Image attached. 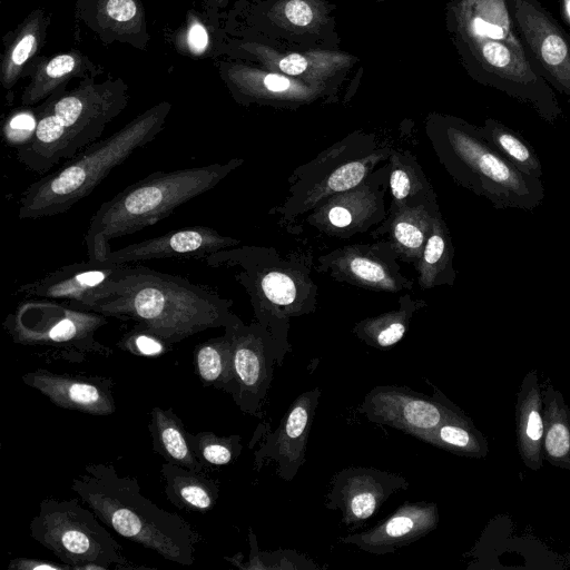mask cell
Masks as SVG:
<instances>
[{
  "label": "cell",
  "mask_w": 570,
  "mask_h": 570,
  "mask_svg": "<svg viewBox=\"0 0 570 570\" xmlns=\"http://www.w3.org/2000/svg\"><path fill=\"white\" fill-rule=\"evenodd\" d=\"M445 28L474 81L528 105L548 124L562 117L554 89L539 73L514 29L507 0H450Z\"/></svg>",
  "instance_id": "obj_1"
},
{
  "label": "cell",
  "mask_w": 570,
  "mask_h": 570,
  "mask_svg": "<svg viewBox=\"0 0 570 570\" xmlns=\"http://www.w3.org/2000/svg\"><path fill=\"white\" fill-rule=\"evenodd\" d=\"M232 306L233 301L187 278L130 265L106 286L91 311L131 320L173 345L199 332L239 322Z\"/></svg>",
  "instance_id": "obj_2"
},
{
  "label": "cell",
  "mask_w": 570,
  "mask_h": 570,
  "mask_svg": "<svg viewBox=\"0 0 570 570\" xmlns=\"http://www.w3.org/2000/svg\"><path fill=\"white\" fill-rule=\"evenodd\" d=\"M71 490L120 537L189 567L200 539L179 514L164 510L141 493L138 481L120 475L110 463H90L71 482Z\"/></svg>",
  "instance_id": "obj_3"
},
{
  "label": "cell",
  "mask_w": 570,
  "mask_h": 570,
  "mask_svg": "<svg viewBox=\"0 0 570 570\" xmlns=\"http://www.w3.org/2000/svg\"><path fill=\"white\" fill-rule=\"evenodd\" d=\"M425 134L446 173L495 209L531 212L546 196L541 178L518 170L480 134L478 126L439 112L425 119Z\"/></svg>",
  "instance_id": "obj_4"
},
{
  "label": "cell",
  "mask_w": 570,
  "mask_h": 570,
  "mask_svg": "<svg viewBox=\"0 0 570 570\" xmlns=\"http://www.w3.org/2000/svg\"><path fill=\"white\" fill-rule=\"evenodd\" d=\"M205 263L238 268L234 277L249 296L255 321L291 352L289 320L314 313L317 306V286L311 277L313 256L282 255L272 247L238 245L208 255Z\"/></svg>",
  "instance_id": "obj_5"
},
{
  "label": "cell",
  "mask_w": 570,
  "mask_h": 570,
  "mask_svg": "<svg viewBox=\"0 0 570 570\" xmlns=\"http://www.w3.org/2000/svg\"><path fill=\"white\" fill-rule=\"evenodd\" d=\"M244 159L232 158L197 167L154 171L130 184L96 210L85 235L89 259L106 261L110 240L168 217L180 205L210 190Z\"/></svg>",
  "instance_id": "obj_6"
},
{
  "label": "cell",
  "mask_w": 570,
  "mask_h": 570,
  "mask_svg": "<svg viewBox=\"0 0 570 570\" xmlns=\"http://www.w3.org/2000/svg\"><path fill=\"white\" fill-rule=\"evenodd\" d=\"M164 114L151 111L106 139L94 141L59 168L30 184L19 199L18 217L38 219L63 214L136 150L161 130Z\"/></svg>",
  "instance_id": "obj_7"
},
{
  "label": "cell",
  "mask_w": 570,
  "mask_h": 570,
  "mask_svg": "<svg viewBox=\"0 0 570 570\" xmlns=\"http://www.w3.org/2000/svg\"><path fill=\"white\" fill-rule=\"evenodd\" d=\"M392 148L381 145L374 134L351 132L293 171L287 196L271 214L292 230L327 199L362 183L389 159Z\"/></svg>",
  "instance_id": "obj_8"
},
{
  "label": "cell",
  "mask_w": 570,
  "mask_h": 570,
  "mask_svg": "<svg viewBox=\"0 0 570 570\" xmlns=\"http://www.w3.org/2000/svg\"><path fill=\"white\" fill-rule=\"evenodd\" d=\"M79 500L42 499L30 522V537L71 570L136 568L94 511Z\"/></svg>",
  "instance_id": "obj_9"
},
{
  "label": "cell",
  "mask_w": 570,
  "mask_h": 570,
  "mask_svg": "<svg viewBox=\"0 0 570 570\" xmlns=\"http://www.w3.org/2000/svg\"><path fill=\"white\" fill-rule=\"evenodd\" d=\"M107 316L49 299H27L7 315L3 328L19 345L46 350L53 358L79 363L90 355L108 357L109 346L96 340Z\"/></svg>",
  "instance_id": "obj_10"
},
{
  "label": "cell",
  "mask_w": 570,
  "mask_h": 570,
  "mask_svg": "<svg viewBox=\"0 0 570 570\" xmlns=\"http://www.w3.org/2000/svg\"><path fill=\"white\" fill-rule=\"evenodd\" d=\"M336 6L330 0H258L255 27L262 45L291 49H338Z\"/></svg>",
  "instance_id": "obj_11"
},
{
  "label": "cell",
  "mask_w": 570,
  "mask_h": 570,
  "mask_svg": "<svg viewBox=\"0 0 570 570\" xmlns=\"http://www.w3.org/2000/svg\"><path fill=\"white\" fill-rule=\"evenodd\" d=\"M232 347V386L229 395L246 414L262 417V405L269 390L274 368L283 364L287 352L258 322L242 320L228 325Z\"/></svg>",
  "instance_id": "obj_12"
},
{
  "label": "cell",
  "mask_w": 570,
  "mask_h": 570,
  "mask_svg": "<svg viewBox=\"0 0 570 570\" xmlns=\"http://www.w3.org/2000/svg\"><path fill=\"white\" fill-rule=\"evenodd\" d=\"M387 160L357 186L334 195L308 213L305 223L321 234L344 239L375 229L389 215Z\"/></svg>",
  "instance_id": "obj_13"
},
{
  "label": "cell",
  "mask_w": 570,
  "mask_h": 570,
  "mask_svg": "<svg viewBox=\"0 0 570 570\" xmlns=\"http://www.w3.org/2000/svg\"><path fill=\"white\" fill-rule=\"evenodd\" d=\"M507 6L539 73L570 98V36L538 0H507Z\"/></svg>",
  "instance_id": "obj_14"
},
{
  "label": "cell",
  "mask_w": 570,
  "mask_h": 570,
  "mask_svg": "<svg viewBox=\"0 0 570 570\" xmlns=\"http://www.w3.org/2000/svg\"><path fill=\"white\" fill-rule=\"evenodd\" d=\"M432 396L405 386L379 385L364 397L360 412L376 424L387 425L425 441L460 407L434 387Z\"/></svg>",
  "instance_id": "obj_15"
},
{
  "label": "cell",
  "mask_w": 570,
  "mask_h": 570,
  "mask_svg": "<svg viewBox=\"0 0 570 570\" xmlns=\"http://www.w3.org/2000/svg\"><path fill=\"white\" fill-rule=\"evenodd\" d=\"M392 246L381 239L374 244H351L317 257V272L333 279L375 292L411 291L414 282L401 269Z\"/></svg>",
  "instance_id": "obj_16"
},
{
  "label": "cell",
  "mask_w": 570,
  "mask_h": 570,
  "mask_svg": "<svg viewBox=\"0 0 570 570\" xmlns=\"http://www.w3.org/2000/svg\"><path fill=\"white\" fill-rule=\"evenodd\" d=\"M129 266L94 259L73 263L20 285L17 292L27 299L62 302L78 309L91 311L101 299L106 286L122 276Z\"/></svg>",
  "instance_id": "obj_17"
},
{
  "label": "cell",
  "mask_w": 570,
  "mask_h": 570,
  "mask_svg": "<svg viewBox=\"0 0 570 570\" xmlns=\"http://www.w3.org/2000/svg\"><path fill=\"white\" fill-rule=\"evenodd\" d=\"M409 481L390 471L367 466H348L338 471L331 481L325 507L342 513V522L357 528L401 490Z\"/></svg>",
  "instance_id": "obj_18"
},
{
  "label": "cell",
  "mask_w": 570,
  "mask_h": 570,
  "mask_svg": "<svg viewBox=\"0 0 570 570\" xmlns=\"http://www.w3.org/2000/svg\"><path fill=\"white\" fill-rule=\"evenodd\" d=\"M250 52L263 68L324 86L337 96L360 61L357 56L340 49L291 50L255 43Z\"/></svg>",
  "instance_id": "obj_19"
},
{
  "label": "cell",
  "mask_w": 570,
  "mask_h": 570,
  "mask_svg": "<svg viewBox=\"0 0 570 570\" xmlns=\"http://www.w3.org/2000/svg\"><path fill=\"white\" fill-rule=\"evenodd\" d=\"M320 395V389L315 387L295 399L278 428L255 451L254 464L257 471L266 460H272L277 464L276 472L281 479H294L305 463L308 434Z\"/></svg>",
  "instance_id": "obj_20"
},
{
  "label": "cell",
  "mask_w": 570,
  "mask_h": 570,
  "mask_svg": "<svg viewBox=\"0 0 570 570\" xmlns=\"http://www.w3.org/2000/svg\"><path fill=\"white\" fill-rule=\"evenodd\" d=\"M22 381L52 404L65 410L107 416L116 411L114 382L104 376L72 375L38 368L24 373Z\"/></svg>",
  "instance_id": "obj_21"
},
{
  "label": "cell",
  "mask_w": 570,
  "mask_h": 570,
  "mask_svg": "<svg viewBox=\"0 0 570 570\" xmlns=\"http://www.w3.org/2000/svg\"><path fill=\"white\" fill-rule=\"evenodd\" d=\"M240 245L208 226H189L110 250L106 261L127 265L159 258H206L218 250Z\"/></svg>",
  "instance_id": "obj_22"
},
{
  "label": "cell",
  "mask_w": 570,
  "mask_h": 570,
  "mask_svg": "<svg viewBox=\"0 0 570 570\" xmlns=\"http://www.w3.org/2000/svg\"><path fill=\"white\" fill-rule=\"evenodd\" d=\"M439 508L434 502H405L373 528L348 534L341 542L372 554H389L436 529Z\"/></svg>",
  "instance_id": "obj_23"
},
{
  "label": "cell",
  "mask_w": 570,
  "mask_h": 570,
  "mask_svg": "<svg viewBox=\"0 0 570 570\" xmlns=\"http://www.w3.org/2000/svg\"><path fill=\"white\" fill-rule=\"evenodd\" d=\"M438 212L439 204L402 206L389 210L387 218L370 234L375 239H385L401 262L414 265L421 256Z\"/></svg>",
  "instance_id": "obj_24"
},
{
  "label": "cell",
  "mask_w": 570,
  "mask_h": 570,
  "mask_svg": "<svg viewBox=\"0 0 570 570\" xmlns=\"http://www.w3.org/2000/svg\"><path fill=\"white\" fill-rule=\"evenodd\" d=\"M543 399L535 370L528 372L520 385L515 404L517 448L523 464L538 471L543 465Z\"/></svg>",
  "instance_id": "obj_25"
},
{
  "label": "cell",
  "mask_w": 570,
  "mask_h": 570,
  "mask_svg": "<svg viewBox=\"0 0 570 570\" xmlns=\"http://www.w3.org/2000/svg\"><path fill=\"white\" fill-rule=\"evenodd\" d=\"M160 474L167 500L178 509L205 513L216 505L219 484L203 472L165 462Z\"/></svg>",
  "instance_id": "obj_26"
},
{
  "label": "cell",
  "mask_w": 570,
  "mask_h": 570,
  "mask_svg": "<svg viewBox=\"0 0 570 570\" xmlns=\"http://www.w3.org/2000/svg\"><path fill=\"white\" fill-rule=\"evenodd\" d=\"M387 163L391 196L389 210L402 206L438 204L433 186L412 153L392 148Z\"/></svg>",
  "instance_id": "obj_27"
},
{
  "label": "cell",
  "mask_w": 570,
  "mask_h": 570,
  "mask_svg": "<svg viewBox=\"0 0 570 570\" xmlns=\"http://www.w3.org/2000/svg\"><path fill=\"white\" fill-rule=\"evenodd\" d=\"M453 258L454 246L450 230L441 212H438L421 256L413 265L420 288L428 291L441 285L453 286L456 277Z\"/></svg>",
  "instance_id": "obj_28"
},
{
  "label": "cell",
  "mask_w": 570,
  "mask_h": 570,
  "mask_svg": "<svg viewBox=\"0 0 570 570\" xmlns=\"http://www.w3.org/2000/svg\"><path fill=\"white\" fill-rule=\"evenodd\" d=\"M148 430L153 451L165 462L197 472L206 469L195 455L187 438L188 431L173 409L153 407Z\"/></svg>",
  "instance_id": "obj_29"
},
{
  "label": "cell",
  "mask_w": 570,
  "mask_h": 570,
  "mask_svg": "<svg viewBox=\"0 0 570 570\" xmlns=\"http://www.w3.org/2000/svg\"><path fill=\"white\" fill-rule=\"evenodd\" d=\"M425 306L423 299L405 294L399 298L397 308L358 321L352 333L371 347L389 350L404 337L414 314Z\"/></svg>",
  "instance_id": "obj_30"
},
{
  "label": "cell",
  "mask_w": 570,
  "mask_h": 570,
  "mask_svg": "<svg viewBox=\"0 0 570 570\" xmlns=\"http://www.w3.org/2000/svg\"><path fill=\"white\" fill-rule=\"evenodd\" d=\"M542 399L544 460L553 466L570 470V407L551 383L542 391Z\"/></svg>",
  "instance_id": "obj_31"
},
{
  "label": "cell",
  "mask_w": 570,
  "mask_h": 570,
  "mask_svg": "<svg viewBox=\"0 0 570 570\" xmlns=\"http://www.w3.org/2000/svg\"><path fill=\"white\" fill-rule=\"evenodd\" d=\"M456 455L484 458L489 453V443L461 409L446 417L424 441Z\"/></svg>",
  "instance_id": "obj_32"
},
{
  "label": "cell",
  "mask_w": 570,
  "mask_h": 570,
  "mask_svg": "<svg viewBox=\"0 0 570 570\" xmlns=\"http://www.w3.org/2000/svg\"><path fill=\"white\" fill-rule=\"evenodd\" d=\"M478 128L482 137L518 170L541 178L543 175L541 160L534 148L520 132L494 118H487Z\"/></svg>",
  "instance_id": "obj_33"
},
{
  "label": "cell",
  "mask_w": 570,
  "mask_h": 570,
  "mask_svg": "<svg viewBox=\"0 0 570 570\" xmlns=\"http://www.w3.org/2000/svg\"><path fill=\"white\" fill-rule=\"evenodd\" d=\"M194 370L204 386L229 393L232 386V347L229 335L197 344L193 352Z\"/></svg>",
  "instance_id": "obj_34"
},
{
  "label": "cell",
  "mask_w": 570,
  "mask_h": 570,
  "mask_svg": "<svg viewBox=\"0 0 570 570\" xmlns=\"http://www.w3.org/2000/svg\"><path fill=\"white\" fill-rule=\"evenodd\" d=\"M189 444L205 466H223L234 462L242 453V436H220L213 432L204 431L193 434L187 433Z\"/></svg>",
  "instance_id": "obj_35"
},
{
  "label": "cell",
  "mask_w": 570,
  "mask_h": 570,
  "mask_svg": "<svg viewBox=\"0 0 570 570\" xmlns=\"http://www.w3.org/2000/svg\"><path fill=\"white\" fill-rule=\"evenodd\" d=\"M249 559L247 563H238L236 567L246 570H267V569H295L309 570L320 569V567L308 559L305 554L294 550H277L274 552L261 551L257 546L256 537L248 529Z\"/></svg>",
  "instance_id": "obj_36"
},
{
  "label": "cell",
  "mask_w": 570,
  "mask_h": 570,
  "mask_svg": "<svg viewBox=\"0 0 570 570\" xmlns=\"http://www.w3.org/2000/svg\"><path fill=\"white\" fill-rule=\"evenodd\" d=\"M117 346L136 356L156 357L166 353L171 345L148 330L135 325L121 336Z\"/></svg>",
  "instance_id": "obj_37"
},
{
  "label": "cell",
  "mask_w": 570,
  "mask_h": 570,
  "mask_svg": "<svg viewBox=\"0 0 570 570\" xmlns=\"http://www.w3.org/2000/svg\"><path fill=\"white\" fill-rule=\"evenodd\" d=\"M37 121L29 114H19L11 118L6 130L7 139L17 148L26 144L32 136Z\"/></svg>",
  "instance_id": "obj_38"
},
{
  "label": "cell",
  "mask_w": 570,
  "mask_h": 570,
  "mask_svg": "<svg viewBox=\"0 0 570 570\" xmlns=\"http://www.w3.org/2000/svg\"><path fill=\"white\" fill-rule=\"evenodd\" d=\"M8 569L10 570H71L70 567L61 562H52L41 559L16 558L12 559Z\"/></svg>",
  "instance_id": "obj_39"
},
{
  "label": "cell",
  "mask_w": 570,
  "mask_h": 570,
  "mask_svg": "<svg viewBox=\"0 0 570 570\" xmlns=\"http://www.w3.org/2000/svg\"><path fill=\"white\" fill-rule=\"evenodd\" d=\"M106 10L114 20L125 22L136 14V4L132 0H109Z\"/></svg>",
  "instance_id": "obj_40"
},
{
  "label": "cell",
  "mask_w": 570,
  "mask_h": 570,
  "mask_svg": "<svg viewBox=\"0 0 570 570\" xmlns=\"http://www.w3.org/2000/svg\"><path fill=\"white\" fill-rule=\"evenodd\" d=\"M75 67V59L69 55L55 57L46 68V72L51 78H59L70 72Z\"/></svg>",
  "instance_id": "obj_41"
},
{
  "label": "cell",
  "mask_w": 570,
  "mask_h": 570,
  "mask_svg": "<svg viewBox=\"0 0 570 570\" xmlns=\"http://www.w3.org/2000/svg\"><path fill=\"white\" fill-rule=\"evenodd\" d=\"M36 45V38L32 35L24 36L12 51L11 59L14 65L23 63L30 56Z\"/></svg>",
  "instance_id": "obj_42"
},
{
  "label": "cell",
  "mask_w": 570,
  "mask_h": 570,
  "mask_svg": "<svg viewBox=\"0 0 570 570\" xmlns=\"http://www.w3.org/2000/svg\"><path fill=\"white\" fill-rule=\"evenodd\" d=\"M208 42L206 30L198 23L194 24L188 33V43L194 52H202Z\"/></svg>",
  "instance_id": "obj_43"
},
{
  "label": "cell",
  "mask_w": 570,
  "mask_h": 570,
  "mask_svg": "<svg viewBox=\"0 0 570 570\" xmlns=\"http://www.w3.org/2000/svg\"><path fill=\"white\" fill-rule=\"evenodd\" d=\"M559 12L566 24L570 28V0H557Z\"/></svg>",
  "instance_id": "obj_44"
},
{
  "label": "cell",
  "mask_w": 570,
  "mask_h": 570,
  "mask_svg": "<svg viewBox=\"0 0 570 570\" xmlns=\"http://www.w3.org/2000/svg\"><path fill=\"white\" fill-rule=\"evenodd\" d=\"M376 2L379 3H382V2H385V1H389V0H375Z\"/></svg>",
  "instance_id": "obj_45"
}]
</instances>
